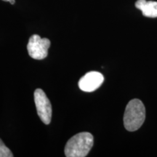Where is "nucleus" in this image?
I'll return each mask as SVG.
<instances>
[{
	"label": "nucleus",
	"mask_w": 157,
	"mask_h": 157,
	"mask_svg": "<svg viewBox=\"0 0 157 157\" xmlns=\"http://www.w3.org/2000/svg\"><path fill=\"white\" fill-rule=\"evenodd\" d=\"M50 44L48 39L41 38L37 34L32 35L27 44L29 56L35 60H43L48 56Z\"/></svg>",
	"instance_id": "nucleus-3"
},
{
	"label": "nucleus",
	"mask_w": 157,
	"mask_h": 157,
	"mask_svg": "<svg viewBox=\"0 0 157 157\" xmlns=\"http://www.w3.org/2000/svg\"><path fill=\"white\" fill-rule=\"evenodd\" d=\"M9 2L10 3L11 5H14V4L15 3V0H10Z\"/></svg>",
	"instance_id": "nucleus-8"
},
{
	"label": "nucleus",
	"mask_w": 157,
	"mask_h": 157,
	"mask_svg": "<svg viewBox=\"0 0 157 157\" xmlns=\"http://www.w3.org/2000/svg\"><path fill=\"white\" fill-rule=\"evenodd\" d=\"M146 119V109L140 100L133 99L127 105L124 114V125L129 132H134L142 126Z\"/></svg>",
	"instance_id": "nucleus-2"
},
{
	"label": "nucleus",
	"mask_w": 157,
	"mask_h": 157,
	"mask_svg": "<svg viewBox=\"0 0 157 157\" xmlns=\"http://www.w3.org/2000/svg\"><path fill=\"white\" fill-rule=\"evenodd\" d=\"M104 82L103 74L98 71H90L78 81V87L84 92L91 93L98 89Z\"/></svg>",
	"instance_id": "nucleus-5"
},
{
	"label": "nucleus",
	"mask_w": 157,
	"mask_h": 157,
	"mask_svg": "<svg viewBox=\"0 0 157 157\" xmlns=\"http://www.w3.org/2000/svg\"><path fill=\"white\" fill-rule=\"evenodd\" d=\"M3 1H5V2H10V0H3Z\"/></svg>",
	"instance_id": "nucleus-9"
},
{
	"label": "nucleus",
	"mask_w": 157,
	"mask_h": 157,
	"mask_svg": "<svg viewBox=\"0 0 157 157\" xmlns=\"http://www.w3.org/2000/svg\"><path fill=\"white\" fill-rule=\"evenodd\" d=\"M94 139L91 133H78L68 140L65 146V155L67 157H84L93 146Z\"/></svg>",
	"instance_id": "nucleus-1"
},
{
	"label": "nucleus",
	"mask_w": 157,
	"mask_h": 157,
	"mask_svg": "<svg viewBox=\"0 0 157 157\" xmlns=\"http://www.w3.org/2000/svg\"><path fill=\"white\" fill-rule=\"evenodd\" d=\"M135 7L142 11L145 17H157V2L137 0Z\"/></svg>",
	"instance_id": "nucleus-6"
},
{
	"label": "nucleus",
	"mask_w": 157,
	"mask_h": 157,
	"mask_svg": "<svg viewBox=\"0 0 157 157\" xmlns=\"http://www.w3.org/2000/svg\"><path fill=\"white\" fill-rule=\"evenodd\" d=\"M13 154L10 148L5 146L3 141L0 139V157H13Z\"/></svg>",
	"instance_id": "nucleus-7"
},
{
	"label": "nucleus",
	"mask_w": 157,
	"mask_h": 157,
	"mask_svg": "<svg viewBox=\"0 0 157 157\" xmlns=\"http://www.w3.org/2000/svg\"><path fill=\"white\" fill-rule=\"evenodd\" d=\"M34 102L37 114L40 119L45 124H49L52 119V105L50 100L42 89L35 90Z\"/></svg>",
	"instance_id": "nucleus-4"
}]
</instances>
